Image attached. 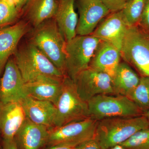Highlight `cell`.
Here are the masks:
<instances>
[{"label":"cell","mask_w":149,"mask_h":149,"mask_svg":"<svg viewBox=\"0 0 149 149\" xmlns=\"http://www.w3.org/2000/svg\"><path fill=\"white\" fill-rule=\"evenodd\" d=\"M149 127L144 115L133 117H116L98 121L95 139L102 149L120 145L143 129Z\"/></svg>","instance_id":"1"},{"label":"cell","mask_w":149,"mask_h":149,"mask_svg":"<svg viewBox=\"0 0 149 149\" xmlns=\"http://www.w3.org/2000/svg\"><path fill=\"white\" fill-rule=\"evenodd\" d=\"M29 41L66 75V42L54 18L46 20L34 27L30 33Z\"/></svg>","instance_id":"2"},{"label":"cell","mask_w":149,"mask_h":149,"mask_svg":"<svg viewBox=\"0 0 149 149\" xmlns=\"http://www.w3.org/2000/svg\"><path fill=\"white\" fill-rule=\"evenodd\" d=\"M14 58L25 83L42 76H66L29 41L17 48Z\"/></svg>","instance_id":"3"},{"label":"cell","mask_w":149,"mask_h":149,"mask_svg":"<svg viewBox=\"0 0 149 149\" xmlns=\"http://www.w3.org/2000/svg\"><path fill=\"white\" fill-rule=\"evenodd\" d=\"M53 127L90 118L88 103L80 98L73 80L65 76L63 80L61 93L55 105Z\"/></svg>","instance_id":"4"},{"label":"cell","mask_w":149,"mask_h":149,"mask_svg":"<svg viewBox=\"0 0 149 149\" xmlns=\"http://www.w3.org/2000/svg\"><path fill=\"white\" fill-rule=\"evenodd\" d=\"M90 117L99 121L116 117H133L144 115L128 97L116 95H100L88 102Z\"/></svg>","instance_id":"5"},{"label":"cell","mask_w":149,"mask_h":149,"mask_svg":"<svg viewBox=\"0 0 149 149\" xmlns=\"http://www.w3.org/2000/svg\"><path fill=\"white\" fill-rule=\"evenodd\" d=\"M120 51L124 61L149 77V34L139 25L128 27Z\"/></svg>","instance_id":"6"},{"label":"cell","mask_w":149,"mask_h":149,"mask_svg":"<svg viewBox=\"0 0 149 149\" xmlns=\"http://www.w3.org/2000/svg\"><path fill=\"white\" fill-rule=\"evenodd\" d=\"M101 40L92 35H76L66 44L65 72L73 80L90 66Z\"/></svg>","instance_id":"7"},{"label":"cell","mask_w":149,"mask_h":149,"mask_svg":"<svg viewBox=\"0 0 149 149\" xmlns=\"http://www.w3.org/2000/svg\"><path fill=\"white\" fill-rule=\"evenodd\" d=\"M98 121L88 118L59 127L49 129L47 143L51 146L61 145L76 147L95 139Z\"/></svg>","instance_id":"8"},{"label":"cell","mask_w":149,"mask_h":149,"mask_svg":"<svg viewBox=\"0 0 149 149\" xmlns=\"http://www.w3.org/2000/svg\"><path fill=\"white\" fill-rule=\"evenodd\" d=\"M72 80L79 96L86 102L98 95H114L111 77L90 67Z\"/></svg>","instance_id":"9"},{"label":"cell","mask_w":149,"mask_h":149,"mask_svg":"<svg viewBox=\"0 0 149 149\" xmlns=\"http://www.w3.org/2000/svg\"><path fill=\"white\" fill-rule=\"evenodd\" d=\"M79 17L77 35H92L111 12L102 0H77Z\"/></svg>","instance_id":"10"},{"label":"cell","mask_w":149,"mask_h":149,"mask_svg":"<svg viewBox=\"0 0 149 149\" xmlns=\"http://www.w3.org/2000/svg\"><path fill=\"white\" fill-rule=\"evenodd\" d=\"M24 80L14 58H10L0 79V102L3 103L19 102L26 97Z\"/></svg>","instance_id":"11"},{"label":"cell","mask_w":149,"mask_h":149,"mask_svg":"<svg viewBox=\"0 0 149 149\" xmlns=\"http://www.w3.org/2000/svg\"><path fill=\"white\" fill-rule=\"evenodd\" d=\"M128 27L122 10L111 13L91 35L112 44L120 51Z\"/></svg>","instance_id":"12"},{"label":"cell","mask_w":149,"mask_h":149,"mask_svg":"<svg viewBox=\"0 0 149 149\" xmlns=\"http://www.w3.org/2000/svg\"><path fill=\"white\" fill-rule=\"evenodd\" d=\"M29 30L30 24L25 20L0 27V74L16 52L19 41Z\"/></svg>","instance_id":"13"},{"label":"cell","mask_w":149,"mask_h":149,"mask_svg":"<svg viewBox=\"0 0 149 149\" xmlns=\"http://www.w3.org/2000/svg\"><path fill=\"white\" fill-rule=\"evenodd\" d=\"M64 77L42 76L25 83V95L39 100L51 102L55 105L61 93Z\"/></svg>","instance_id":"14"},{"label":"cell","mask_w":149,"mask_h":149,"mask_svg":"<svg viewBox=\"0 0 149 149\" xmlns=\"http://www.w3.org/2000/svg\"><path fill=\"white\" fill-rule=\"evenodd\" d=\"M26 119L21 102H0V136L3 140L14 139Z\"/></svg>","instance_id":"15"},{"label":"cell","mask_w":149,"mask_h":149,"mask_svg":"<svg viewBox=\"0 0 149 149\" xmlns=\"http://www.w3.org/2000/svg\"><path fill=\"white\" fill-rule=\"evenodd\" d=\"M49 128L36 124L26 118L15 136L19 149H40L47 143Z\"/></svg>","instance_id":"16"},{"label":"cell","mask_w":149,"mask_h":149,"mask_svg":"<svg viewBox=\"0 0 149 149\" xmlns=\"http://www.w3.org/2000/svg\"><path fill=\"white\" fill-rule=\"evenodd\" d=\"M120 50L111 43L101 41L90 64V67L108 74L111 79L120 62Z\"/></svg>","instance_id":"17"},{"label":"cell","mask_w":149,"mask_h":149,"mask_svg":"<svg viewBox=\"0 0 149 149\" xmlns=\"http://www.w3.org/2000/svg\"><path fill=\"white\" fill-rule=\"evenodd\" d=\"M26 118L49 129L53 127L56 107L51 102L39 100L26 96L21 102Z\"/></svg>","instance_id":"18"},{"label":"cell","mask_w":149,"mask_h":149,"mask_svg":"<svg viewBox=\"0 0 149 149\" xmlns=\"http://www.w3.org/2000/svg\"><path fill=\"white\" fill-rule=\"evenodd\" d=\"M75 0H58L54 19L66 42L77 35L78 16L74 8Z\"/></svg>","instance_id":"19"},{"label":"cell","mask_w":149,"mask_h":149,"mask_svg":"<svg viewBox=\"0 0 149 149\" xmlns=\"http://www.w3.org/2000/svg\"><path fill=\"white\" fill-rule=\"evenodd\" d=\"M58 0H28L21 11L24 20L33 27L54 18Z\"/></svg>","instance_id":"20"},{"label":"cell","mask_w":149,"mask_h":149,"mask_svg":"<svg viewBox=\"0 0 149 149\" xmlns=\"http://www.w3.org/2000/svg\"><path fill=\"white\" fill-rule=\"evenodd\" d=\"M139 77L129 64L120 62L112 78L114 95L127 96L129 98L140 81Z\"/></svg>","instance_id":"21"},{"label":"cell","mask_w":149,"mask_h":149,"mask_svg":"<svg viewBox=\"0 0 149 149\" xmlns=\"http://www.w3.org/2000/svg\"><path fill=\"white\" fill-rule=\"evenodd\" d=\"M147 0H128L122 10L128 27L139 25Z\"/></svg>","instance_id":"22"},{"label":"cell","mask_w":149,"mask_h":149,"mask_svg":"<svg viewBox=\"0 0 149 149\" xmlns=\"http://www.w3.org/2000/svg\"><path fill=\"white\" fill-rule=\"evenodd\" d=\"M129 98L145 114L149 110V77L142 76Z\"/></svg>","instance_id":"23"},{"label":"cell","mask_w":149,"mask_h":149,"mask_svg":"<svg viewBox=\"0 0 149 149\" xmlns=\"http://www.w3.org/2000/svg\"><path fill=\"white\" fill-rule=\"evenodd\" d=\"M21 15L11 0H0V27L16 23Z\"/></svg>","instance_id":"24"},{"label":"cell","mask_w":149,"mask_h":149,"mask_svg":"<svg viewBox=\"0 0 149 149\" xmlns=\"http://www.w3.org/2000/svg\"><path fill=\"white\" fill-rule=\"evenodd\" d=\"M120 145L124 149H149V127L138 131Z\"/></svg>","instance_id":"25"},{"label":"cell","mask_w":149,"mask_h":149,"mask_svg":"<svg viewBox=\"0 0 149 149\" xmlns=\"http://www.w3.org/2000/svg\"><path fill=\"white\" fill-rule=\"evenodd\" d=\"M111 13L122 10L128 0H102Z\"/></svg>","instance_id":"26"},{"label":"cell","mask_w":149,"mask_h":149,"mask_svg":"<svg viewBox=\"0 0 149 149\" xmlns=\"http://www.w3.org/2000/svg\"><path fill=\"white\" fill-rule=\"evenodd\" d=\"M138 25L149 34V0H147L145 9Z\"/></svg>","instance_id":"27"},{"label":"cell","mask_w":149,"mask_h":149,"mask_svg":"<svg viewBox=\"0 0 149 149\" xmlns=\"http://www.w3.org/2000/svg\"><path fill=\"white\" fill-rule=\"evenodd\" d=\"M76 149H102L97 141L93 139L86 141L76 147Z\"/></svg>","instance_id":"28"},{"label":"cell","mask_w":149,"mask_h":149,"mask_svg":"<svg viewBox=\"0 0 149 149\" xmlns=\"http://www.w3.org/2000/svg\"><path fill=\"white\" fill-rule=\"evenodd\" d=\"M3 149H19L15 141L12 140H3Z\"/></svg>","instance_id":"29"},{"label":"cell","mask_w":149,"mask_h":149,"mask_svg":"<svg viewBox=\"0 0 149 149\" xmlns=\"http://www.w3.org/2000/svg\"><path fill=\"white\" fill-rule=\"evenodd\" d=\"M11 1L21 13L22 10L23 8V7L27 2L28 0H11Z\"/></svg>","instance_id":"30"},{"label":"cell","mask_w":149,"mask_h":149,"mask_svg":"<svg viewBox=\"0 0 149 149\" xmlns=\"http://www.w3.org/2000/svg\"><path fill=\"white\" fill-rule=\"evenodd\" d=\"M47 149H76V147L56 145V146H51L49 148Z\"/></svg>","instance_id":"31"},{"label":"cell","mask_w":149,"mask_h":149,"mask_svg":"<svg viewBox=\"0 0 149 149\" xmlns=\"http://www.w3.org/2000/svg\"><path fill=\"white\" fill-rule=\"evenodd\" d=\"M107 149H124L123 148V147L122 146H120V145H116V146H114L111 147V148H109Z\"/></svg>","instance_id":"32"},{"label":"cell","mask_w":149,"mask_h":149,"mask_svg":"<svg viewBox=\"0 0 149 149\" xmlns=\"http://www.w3.org/2000/svg\"><path fill=\"white\" fill-rule=\"evenodd\" d=\"M144 115L147 117V118H148V120L149 121V110Z\"/></svg>","instance_id":"33"},{"label":"cell","mask_w":149,"mask_h":149,"mask_svg":"<svg viewBox=\"0 0 149 149\" xmlns=\"http://www.w3.org/2000/svg\"><path fill=\"white\" fill-rule=\"evenodd\" d=\"M0 149H1V146H0Z\"/></svg>","instance_id":"34"},{"label":"cell","mask_w":149,"mask_h":149,"mask_svg":"<svg viewBox=\"0 0 149 149\" xmlns=\"http://www.w3.org/2000/svg\"></svg>","instance_id":"35"}]
</instances>
